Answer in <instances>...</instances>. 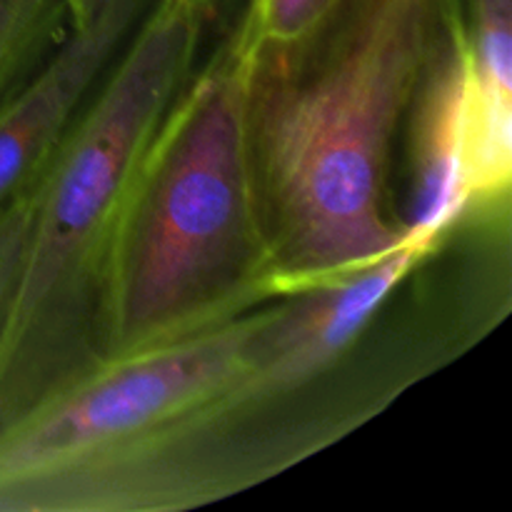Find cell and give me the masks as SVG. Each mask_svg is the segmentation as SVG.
<instances>
[{
    "mask_svg": "<svg viewBox=\"0 0 512 512\" xmlns=\"http://www.w3.org/2000/svg\"><path fill=\"white\" fill-rule=\"evenodd\" d=\"M335 0H250L240 43L280 45L313 28Z\"/></svg>",
    "mask_w": 512,
    "mask_h": 512,
    "instance_id": "cell-9",
    "label": "cell"
},
{
    "mask_svg": "<svg viewBox=\"0 0 512 512\" xmlns=\"http://www.w3.org/2000/svg\"><path fill=\"white\" fill-rule=\"evenodd\" d=\"M203 3H208L210 8H213V5H215V0H203Z\"/></svg>",
    "mask_w": 512,
    "mask_h": 512,
    "instance_id": "cell-13",
    "label": "cell"
},
{
    "mask_svg": "<svg viewBox=\"0 0 512 512\" xmlns=\"http://www.w3.org/2000/svg\"><path fill=\"white\" fill-rule=\"evenodd\" d=\"M265 315L100 360L0 428V508L45 475L223 398L250 365Z\"/></svg>",
    "mask_w": 512,
    "mask_h": 512,
    "instance_id": "cell-4",
    "label": "cell"
},
{
    "mask_svg": "<svg viewBox=\"0 0 512 512\" xmlns=\"http://www.w3.org/2000/svg\"><path fill=\"white\" fill-rule=\"evenodd\" d=\"M270 288L238 55L185 83L140 158L110 240L100 360L230 320Z\"/></svg>",
    "mask_w": 512,
    "mask_h": 512,
    "instance_id": "cell-3",
    "label": "cell"
},
{
    "mask_svg": "<svg viewBox=\"0 0 512 512\" xmlns=\"http://www.w3.org/2000/svg\"><path fill=\"white\" fill-rule=\"evenodd\" d=\"M413 108L415 183L405 230L415 243L433 250L435 240L473 203V78L468 25L460 18L458 0L450 8Z\"/></svg>",
    "mask_w": 512,
    "mask_h": 512,
    "instance_id": "cell-7",
    "label": "cell"
},
{
    "mask_svg": "<svg viewBox=\"0 0 512 512\" xmlns=\"http://www.w3.org/2000/svg\"><path fill=\"white\" fill-rule=\"evenodd\" d=\"M428 253L430 248L408 240L365 268L295 290L288 305L268 310L250 365L220 400L250 403L328 370Z\"/></svg>",
    "mask_w": 512,
    "mask_h": 512,
    "instance_id": "cell-5",
    "label": "cell"
},
{
    "mask_svg": "<svg viewBox=\"0 0 512 512\" xmlns=\"http://www.w3.org/2000/svg\"><path fill=\"white\" fill-rule=\"evenodd\" d=\"M453 3L335 0L290 43L238 40L273 290L340 278L413 240L385 213V178Z\"/></svg>",
    "mask_w": 512,
    "mask_h": 512,
    "instance_id": "cell-1",
    "label": "cell"
},
{
    "mask_svg": "<svg viewBox=\"0 0 512 512\" xmlns=\"http://www.w3.org/2000/svg\"><path fill=\"white\" fill-rule=\"evenodd\" d=\"M60 3H63V10L70 15L73 25H85L103 15L115 0H60Z\"/></svg>",
    "mask_w": 512,
    "mask_h": 512,
    "instance_id": "cell-12",
    "label": "cell"
},
{
    "mask_svg": "<svg viewBox=\"0 0 512 512\" xmlns=\"http://www.w3.org/2000/svg\"><path fill=\"white\" fill-rule=\"evenodd\" d=\"M143 0H115L73 25L53 58L0 103V210L30 193L138 25Z\"/></svg>",
    "mask_w": 512,
    "mask_h": 512,
    "instance_id": "cell-6",
    "label": "cell"
},
{
    "mask_svg": "<svg viewBox=\"0 0 512 512\" xmlns=\"http://www.w3.org/2000/svg\"><path fill=\"white\" fill-rule=\"evenodd\" d=\"M60 0H0V103L8 98V85L18 70L25 50L43 33V23Z\"/></svg>",
    "mask_w": 512,
    "mask_h": 512,
    "instance_id": "cell-10",
    "label": "cell"
},
{
    "mask_svg": "<svg viewBox=\"0 0 512 512\" xmlns=\"http://www.w3.org/2000/svg\"><path fill=\"white\" fill-rule=\"evenodd\" d=\"M470 3V78H473V150L470 195H505L512 170V0Z\"/></svg>",
    "mask_w": 512,
    "mask_h": 512,
    "instance_id": "cell-8",
    "label": "cell"
},
{
    "mask_svg": "<svg viewBox=\"0 0 512 512\" xmlns=\"http://www.w3.org/2000/svg\"><path fill=\"white\" fill-rule=\"evenodd\" d=\"M210 5L158 0L30 190L0 315V428L100 363L110 240L145 148L185 88Z\"/></svg>",
    "mask_w": 512,
    "mask_h": 512,
    "instance_id": "cell-2",
    "label": "cell"
},
{
    "mask_svg": "<svg viewBox=\"0 0 512 512\" xmlns=\"http://www.w3.org/2000/svg\"><path fill=\"white\" fill-rule=\"evenodd\" d=\"M28 223L30 193L20 195L18 200H13V203L0 210V315H3L5 303H8L10 290H13L25 235H28Z\"/></svg>",
    "mask_w": 512,
    "mask_h": 512,
    "instance_id": "cell-11",
    "label": "cell"
}]
</instances>
